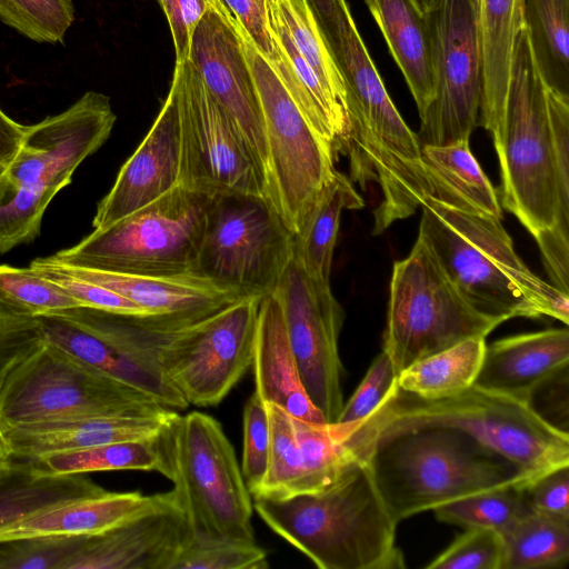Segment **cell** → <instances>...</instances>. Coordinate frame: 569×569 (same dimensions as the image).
<instances>
[{"mask_svg":"<svg viewBox=\"0 0 569 569\" xmlns=\"http://www.w3.org/2000/svg\"><path fill=\"white\" fill-rule=\"evenodd\" d=\"M350 451L366 461L386 508L398 523L468 496L533 481L469 436L441 427L389 431Z\"/></svg>","mask_w":569,"mask_h":569,"instance_id":"6da1fadb","label":"cell"},{"mask_svg":"<svg viewBox=\"0 0 569 569\" xmlns=\"http://www.w3.org/2000/svg\"><path fill=\"white\" fill-rule=\"evenodd\" d=\"M421 207L418 237L473 309L501 322L548 316L568 325L569 295L525 264L501 219L431 197Z\"/></svg>","mask_w":569,"mask_h":569,"instance_id":"7a4b0ae2","label":"cell"},{"mask_svg":"<svg viewBox=\"0 0 569 569\" xmlns=\"http://www.w3.org/2000/svg\"><path fill=\"white\" fill-rule=\"evenodd\" d=\"M277 535L320 569H400L398 522L386 508L363 459H352L328 488L283 499L253 498Z\"/></svg>","mask_w":569,"mask_h":569,"instance_id":"3957f363","label":"cell"},{"mask_svg":"<svg viewBox=\"0 0 569 569\" xmlns=\"http://www.w3.org/2000/svg\"><path fill=\"white\" fill-rule=\"evenodd\" d=\"M418 427L462 432L532 480L569 466V433L545 421L527 401L475 385L442 398H422L395 385L381 405L341 442L351 450L381 433Z\"/></svg>","mask_w":569,"mask_h":569,"instance_id":"277c9868","label":"cell"},{"mask_svg":"<svg viewBox=\"0 0 569 569\" xmlns=\"http://www.w3.org/2000/svg\"><path fill=\"white\" fill-rule=\"evenodd\" d=\"M159 473L172 483L190 535L254 542L253 501L234 450L211 416L176 412L157 437Z\"/></svg>","mask_w":569,"mask_h":569,"instance_id":"5b68a950","label":"cell"},{"mask_svg":"<svg viewBox=\"0 0 569 569\" xmlns=\"http://www.w3.org/2000/svg\"><path fill=\"white\" fill-rule=\"evenodd\" d=\"M545 86L525 28L492 141L500 162L502 207L533 237L551 227L569 233V204L560 196Z\"/></svg>","mask_w":569,"mask_h":569,"instance_id":"8992f818","label":"cell"},{"mask_svg":"<svg viewBox=\"0 0 569 569\" xmlns=\"http://www.w3.org/2000/svg\"><path fill=\"white\" fill-rule=\"evenodd\" d=\"M170 410L44 340L0 380V430L47 421Z\"/></svg>","mask_w":569,"mask_h":569,"instance_id":"52a82bcc","label":"cell"},{"mask_svg":"<svg viewBox=\"0 0 569 569\" xmlns=\"http://www.w3.org/2000/svg\"><path fill=\"white\" fill-rule=\"evenodd\" d=\"M210 198L179 184L50 258L66 266L117 273H194Z\"/></svg>","mask_w":569,"mask_h":569,"instance_id":"ba28073f","label":"cell"},{"mask_svg":"<svg viewBox=\"0 0 569 569\" xmlns=\"http://www.w3.org/2000/svg\"><path fill=\"white\" fill-rule=\"evenodd\" d=\"M501 321L473 309L422 239L395 262L383 351L399 376L415 362L470 338H486Z\"/></svg>","mask_w":569,"mask_h":569,"instance_id":"9c48e42d","label":"cell"},{"mask_svg":"<svg viewBox=\"0 0 569 569\" xmlns=\"http://www.w3.org/2000/svg\"><path fill=\"white\" fill-rule=\"evenodd\" d=\"M252 73L263 116L271 189L269 202L298 236L332 179L336 156L310 127L272 67L232 19Z\"/></svg>","mask_w":569,"mask_h":569,"instance_id":"30bf717a","label":"cell"},{"mask_svg":"<svg viewBox=\"0 0 569 569\" xmlns=\"http://www.w3.org/2000/svg\"><path fill=\"white\" fill-rule=\"evenodd\" d=\"M293 240L267 199L211 197L194 273L241 297H263L276 290L292 258Z\"/></svg>","mask_w":569,"mask_h":569,"instance_id":"8fae6325","label":"cell"},{"mask_svg":"<svg viewBox=\"0 0 569 569\" xmlns=\"http://www.w3.org/2000/svg\"><path fill=\"white\" fill-rule=\"evenodd\" d=\"M325 41L346 84L349 158L377 178L409 171L421 161V144L389 97L353 18Z\"/></svg>","mask_w":569,"mask_h":569,"instance_id":"7c38bea8","label":"cell"},{"mask_svg":"<svg viewBox=\"0 0 569 569\" xmlns=\"http://www.w3.org/2000/svg\"><path fill=\"white\" fill-rule=\"evenodd\" d=\"M261 298L241 297L163 338L157 361L189 405L217 406L252 366Z\"/></svg>","mask_w":569,"mask_h":569,"instance_id":"4fadbf2b","label":"cell"},{"mask_svg":"<svg viewBox=\"0 0 569 569\" xmlns=\"http://www.w3.org/2000/svg\"><path fill=\"white\" fill-rule=\"evenodd\" d=\"M171 86L179 113V184L208 197L253 194L267 199L238 127L189 59L176 64Z\"/></svg>","mask_w":569,"mask_h":569,"instance_id":"5bb4252c","label":"cell"},{"mask_svg":"<svg viewBox=\"0 0 569 569\" xmlns=\"http://www.w3.org/2000/svg\"><path fill=\"white\" fill-rule=\"evenodd\" d=\"M427 14L435 92L417 136L421 146H446L469 140L479 124L480 47L471 0H443Z\"/></svg>","mask_w":569,"mask_h":569,"instance_id":"9a60e30c","label":"cell"},{"mask_svg":"<svg viewBox=\"0 0 569 569\" xmlns=\"http://www.w3.org/2000/svg\"><path fill=\"white\" fill-rule=\"evenodd\" d=\"M273 292L306 392L332 425L345 405L338 347L345 311L330 282L309 276L293 254Z\"/></svg>","mask_w":569,"mask_h":569,"instance_id":"2e32d148","label":"cell"},{"mask_svg":"<svg viewBox=\"0 0 569 569\" xmlns=\"http://www.w3.org/2000/svg\"><path fill=\"white\" fill-rule=\"evenodd\" d=\"M189 60L238 127L269 201L271 176L262 110L239 36L227 13L213 7L207 10L193 33Z\"/></svg>","mask_w":569,"mask_h":569,"instance_id":"e0dca14e","label":"cell"},{"mask_svg":"<svg viewBox=\"0 0 569 569\" xmlns=\"http://www.w3.org/2000/svg\"><path fill=\"white\" fill-rule=\"evenodd\" d=\"M116 119L110 98L88 91L63 112L27 126L20 150L0 177V202L22 186L73 176L107 141Z\"/></svg>","mask_w":569,"mask_h":569,"instance_id":"ac0fdd59","label":"cell"},{"mask_svg":"<svg viewBox=\"0 0 569 569\" xmlns=\"http://www.w3.org/2000/svg\"><path fill=\"white\" fill-rule=\"evenodd\" d=\"M179 174V113L176 90L170 86L149 132L98 203L92 219L93 230L108 228L176 188Z\"/></svg>","mask_w":569,"mask_h":569,"instance_id":"d6986e66","label":"cell"},{"mask_svg":"<svg viewBox=\"0 0 569 569\" xmlns=\"http://www.w3.org/2000/svg\"><path fill=\"white\" fill-rule=\"evenodd\" d=\"M189 533L174 502L88 536L64 569H168Z\"/></svg>","mask_w":569,"mask_h":569,"instance_id":"ffe728a7","label":"cell"},{"mask_svg":"<svg viewBox=\"0 0 569 569\" xmlns=\"http://www.w3.org/2000/svg\"><path fill=\"white\" fill-rule=\"evenodd\" d=\"M48 258L63 272L108 288L150 316L192 323L241 298L193 272L174 276L117 273L66 266Z\"/></svg>","mask_w":569,"mask_h":569,"instance_id":"44dd1931","label":"cell"},{"mask_svg":"<svg viewBox=\"0 0 569 569\" xmlns=\"http://www.w3.org/2000/svg\"><path fill=\"white\" fill-rule=\"evenodd\" d=\"M177 410L159 416L98 417L20 425L0 430L8 461H31L57 452L157 438Z\"/></svg>","mask_w":569,"mask_h":569,"instance_id":"7402d4cb","label":"cell"},{"mask_svg":"<svg viewBox=\"0 0 569 569\" xmlns=\"http://www.w3.org/2000/svg\"><path fill=\"white\" fill-rule=\"evenodd\" d=\"M569 365V331L547 329L486 346L475 386L523 401L541 381Z\"/></svg>","mask_w":569,"mask_h":569,"instance_id":"603a6c76","label":"cell"},{"mask_svg":"<svg viewBox=\"0 0 569 569\" xmlns=\"http://www.w3.org/2000/svg\"><path fill=\"white\" fill-rule=\"evenodd\" d=\"M252 367L254 392L264 403H276L307 422L327 423L301 381L274 292L263 296L259 302Z\"/></svg>","mask_w":569,"mask_h":569,"instance_id":"cb8c5ba5","label":"cell"},{"mask_svg":"<svg viewBox=\"0 0 569 569\" xmlns=\"http://www.w3.org/2000/svg\"><path fill=\"white\" fill-rule=\"evenodd\" d=\"M172 490L154 495L110 492L32 513L0 529V540L46 536H93L174 503Z\"/></svg>","mask_w":569,"mask_h":569,"instance_id":"d4e9b609","label":"cell"},{"mask_svg":"<svg viewBox=\"0 0 569 569\" xmlns=\"http://www.w3.org/2000/svg\"><path fill=\"white\" fill-rule=\"evenodd\" d=\"M482 68L479 124L491 133L502 121L517 39L526 28L525 0H471Z\"/></svg>","mask_w":569,"mask_h":569,"instance_id":"484cf974","label":"cell"},{"mask_svg":"<svg viewBox=\"0 0 569 569\" xmlns=\"http://www.w3.org/2000/svg\"><path fill=\"white\" fill-rule=\"evenodd\" d=\"M44 339L100 372L146 393L166 408L184 410L189 403L162 369L57 316L37 317Z\"/></svg>","mask_w":569,"mask_h":569,"instance_id":"4316f807","label":"cell"},{"mask_svg":"<svg viewBox=\"0 0 569 569\" xmlns=\"http://www.w3.org/2000/svg\"><path fill=\"white\" fill-rule=\"evenodd\" d=\"M269 24L272 51L266 60L315 132L331 147L335 156L342 153L349 130L347 110L296 50L281 22L270 12Z\"/></svg>","mask_w":569,"mask_h":569,"instance_id":"83f0119b","label":"cell"},{"mask_svg":"<svg viewBox=\"0 0 569 569\" xmlns=\"http://www.w3.org/2000/svg\"><path fill=\"white\" fill-rule=\"evenodd\" d=\"M365 3L402 72L421 117L435 92L428 14L415 0H365Z\"/></svg>","mask_w":569,"mask_h":569,"instance_id":"f1b7e54d","label":"cell"},{"mask_svg":"<svg viewBox=\"0 0 569 569\" xmlns=\"http://www.w3.org/2000/svg\"><path fill=\"white\" fill-rule=\"evenodd\" d=\"M432 198L458 210L501 219L497 190L469 148V140L421 146Z\"/></svg>","mask_w":569,"mask_h":569,"instance_id":"f546056e","label":"cell"},{"mask_svg":"<svg viewBox=\"0 0 569 569\" xmlns=\"http://www.w3.org/2000/svg\"><path fill=\"white\" fill-rule=\"evenodd\" d=\"M363 206L365 201L352 183L336 171L293 240V256L309 276L330 282L341 213L345 209Z\"/></svg>","mask_w":569,"mask_h":569,"instance_id":"4dcf8cb0","label":"cell"},{"mask_svg":"<svg viewBox=\"0 0 569 569\" xmlns=\"http://www.w3.org/2000/svg\"><path fill=\"white\" fill-rule=\"evenodd\" d=\"M486 338H470L421 359L397 378V387L422 398L457 395L475 383L480 370Z\"/></svg>","mask_w":569,"mask_h":569,"instance_id":"1f68e13d","label":"cell"},{"mask_svg":"<svg viewBox=\"0 0 569 569\" xmlns=\"http://www.w3.org/2000/svg\"><path fill=\"white\" fill-rule=\"evenodd\" d=\"M500 535L502 569L562 568L568 563V520L531 512Z\"/></svg>","mask_w":569,"mask_h":569,"instance_id":"d6a6232c","label":"cell"},{"mask_svg":"<svg viewBox=\"0 0 569 569\" xmlns=\"http://www.w3.org/2000/svg\"><path fill=\"white\" fill-rule=\"evenodd\" d=\"M525 20L546 83L568 94L569 0H525Z\"/></svg>","mask_w":569,"mask_h":569,"instance_id":"836d02e7","label":"cell"},{"mask_svg":"<svg viewBox=\"0 0 569 569\" xmlns=\"http://www.w3.org/2000/svg\"><path fill=\"white\" fill-rule=\"evenodd\" d=\"M30 462L41 475L62 476L118 470L158 471L160 458L157 438H152L57 452Z\"/></svg>","mask_w":569,"mask_h":569,"instance_id":"e575fe53","label":"cell"},{"mask_svg":"<svg viewBox=\"0 0 569 569\" xmlns=\"http://www.w3.org/2000/svg\"><path fill=\"white\" fill-rule=\"evenodd\" d=\"M268 10L325 87L346 107V84L306 0H268Z\"/></svg>","mask_w":569,"mask_h":569,"instance_id":"d590c367","label":"cell"},{"mask_svg":"<svg viewBox=\"0 0 569 569\" xmlns=\"http://www.w3.org/2000/svg\"><path fill=\"white\" fill-rule=\"evenodd\" d=\"M525 486L501 487L468 496L433 510L439 521L466 528L502 532L533 512L523 495Z\"/></svg>","mask_w":569,"mask_h":569,"instance_id":"8d00e7d4","label":"cell"},{"mask_svg":"<svg viewBox=\"0 0 569 569\" xmlns=\"http://www.w3.org/2000/svg\"><path fill=\"white\" fill-rule=\"evenodd\" d=\"M72 176L41 179L18 188L0 203V254L34 240L48 204Z\"/></svg>","mask_w":569,"mask_h":569,"instance_id":"74e56055","label":"cell"},{"mask_svg":"<svg viewBox=\"0 0 569 569\" xmlns=\"http://www.w3.org/2000/svg\"><path fill=\"white\" fill-rule=\"evenodd\" d=\"M270 427L267 473L252 498L283 499L302 492V467L293 418L276 403H266Z\"/></svg>","mask_w":569,"mask_h":569,"instance_id":"f35d334b","label":"cell"},{"mask_svg":"<svg viewBox=\"0 0 569 569\" xmlns=\"http://www.w3.org/2000/svg\"><path fill=\"white\" fill-rule=\"evenodd\" d=\"M293 425L301 458L302 492L323 490L340 477L356 457L332 436L327 423L317 425L293 418Z\"/></svg>","mask_w":569,"mask_h":569,"instance_id":"ab89813d","label":"cell"},{"mask_svg":"<svg viewBox=\"0 0 569 569\" xmlns=\"http://www.w3.org/2000/svg\"><path fill=\"white\" fill-rule=\"evenodd\" d=\"M0 307L17 315L39 317L81 306L31 267L0 264Z\"/></svg>","mask_w":569,"mask_h":569,"instance_id":"60d3db41","label":"cell"},{"mask_svg":"<svg viewBox=\"0 0 569 569\" xmlns=\"http://www.w3.org/2000/svg\"><path fill=\"white\" fill-rule=\"evenodd\" d=\"M266 551L256 542L197 538L190 533L168 569H266Z\"/></svg>","mask_w":569,"mask_h":569,"instance_id":"b9f144b4","label":"cell"},{"mask_svg":"<svg viewBox=\"0 0 569 569\" xmlns=\"http://www.w3.org/2000/svg\"><path fill=\"white\" fill-rule=\"evenodd\" d=\"M73 18L71 0H0V19L38 42L62 41Z\"/></svg>","mask_w":569,"mask_h":569,"instance_id":"7bdbcfd3","label":"cell"},{"mask_svg":"<svg viewBox=\"0 0 569 569\" xmlns=\"http://www.w3.org/2000/svg\"><path fill=\"white\" fill-rule=\"evenodd\" d=\"M87 537L46 535L0 540V569H64Z\"/></svg>","mask_w":569,"mask_h":569,"instance_id":"ee69618b","label":"cell"},{"mask_svg":"<svg viewBox=\"0 0 569 569\" xmlns=\"http://www.w3.org/2000/svg\"><path fill=\"white\" fill-rule=\"evenodd\" d=\"M398 375L389 356L382 350L371 363L365 378L332 425V436L341 441L357 425L368 418L387 398Z\"/></svg>","mask_w":569,"mask_h":569,"instance_id":"f6af8a7d","label":"cell"},{"mask_svg":"<svg viewBox=\"0 0 569 569\" xmlns=\"http://www.w3.org/2000/svg\"><path fill=\"white\" fill-rule=\"evenodd\" d=\"M503 542L489 528H466L451 545L426 566L428 569H502Z\"/></svg>","mask_w":569,"mask_h":569,"instance_id":"bcb514c9","label":"cell"},{"mask_svg":"<svg viewBox=\"0 0 569 569\" xmlns=\"http://www.w3.org/2000/svg\"><path fill=\"white\" fill-rule=\"evenodd\" d=\"M270 427L266 403L253 392L243 410L241 472L251 496L259 490L267 473Z\"/></svg>","mask_w":569,"mask_h":569,"instance_id":"7dc6e473","label":"cell"},{"mask_svg":"<svg viewBox=\"0 0 569 569\" xmlns=\"http://www.w3.org/2000/svg\"><path fill=\"white\" fill-rule=\"evenodd\" d=\"M30 267L58 284L63 291L78 301L81 307L121 315L150 316L142 308L121 295L63 272L48 257L32 260Z\"/></svg>","mask_w":569,"mask_h":569,"instance_id":"c3c4849f","label":"cell"},{"mask_svg":"<svg viewBox=\"0 0 569 569\" xmlns=\"http://www.w3.org/2000/svg\"><path fill=\"white\" fill-rule=\"evenodd\" d=\"M44 340L37 317L17 315L0 307V380Z\"/></svg>","mask_w":569,"mask_h":569,"instance_id":"681fc988","label":"cell"},{"mask_svg":"<svg viewBox=\"0 0 569 569\" xmlns=\"http://www.w3.org/2000/svg\"><path fill=\"white\" fill-rule=\"evenodd\" d=\"M523 495L533 512L569 521V466L538 477Z\"/></svg>","mask_w":569,"mask_h":569,"instance_id":"f907efd6","label":"cell"},{"mask_svg":"<svg viewBox=\"0 0 569 569\" xmlns=\"http://www.w3.org/2000/svg\"><path fill=\"white\" fill-rule=\"evenodd\" d=\"M569 365L536 386L527 398L530 408L545 421L568 433Z\"/></svg>","mask_w":569,"mask_h":569,"instance_id":"816d5d0a","label":"cell"},{"mask_svg":"<svg viewBox=\"0 0 569 569\" xmlns=\"http://www.w3.org/2000/svg\"><path fill=\"white\" fill-rule=\"evenodd\" d=\"M169 22L176 64L189 59L191 41L198 23L211 7L207 0H158Z\"/></svg>","mask_w":569,"mask_h":569,"instance_id":"f5cc1de1","label":"cell"},{"mask_svg":"<svg viewBox=\"0 0 569 569\" xmlns=\"http://www.w3.org/2000/svg\"><path fill=\"white\" fill-rule=\"evenodd\" d=\"M218 10L240 26L264 58L270 56L272 39L268 0H219Z\"/></svg>","mask_w":569,"mask_h":569,"instance_id":"db71d44e","label":"cell"},{"mask_svg":"<svg viewBox=\"0 0 569 569\" xmlns=\"http://www.w3.org/2000/svg\"><path fill=\"white\" fill-rule=\"evenodd\" d=\"M533 238L552 286L569 295V233L551 227Z\"/></svg>","mask_w":569,"mask_h":569,"instance_id":"11a10c76","label":"cell"},{"mask_svg":"<svg viewBox=\"0 0 569 569\" xmlns=\"http://www.w3.org/2000/svg\"><path fill=\"white\" fill-rule=\"evenodd\" d=\"M26 132L27 126L16 122L0 108V177L16 158Z\"/></svg>","mask_w":569,"mask_h":569,"instance_id":"9f6ffc18","label":"cell"},{"mask_svg":"<svg viewBox=\"0 0 569 569\" xmlns=\"http://www.w3.org/2000/svg\"><path fill=\"white\" fill-rule=\"evenodd\" d=\"M425 13L435 11L443 0H415Z\"/></svg>","mask_w":569,"mask_h":569,"instance_id":"6f0895ef","label":"cell"},{"mask_svg":"<svg viewBox=\"0 0 569 569\" xmlns=\"http://www.w3.org/2000/svg\"><path fill=\"white\" fill-rule=\"evenodd\" d=\"M11 463V461L6 460L0 453V477L10 469Z\"/></svg>","mask_w":569,"mask_h":569,"instance_id":"680465c9","label":"cell"},{"mask_svg":"<svg viewBox=\"0 0 569 569\" xmlns=\"http://www.w3.org/2000/svg\"><path fill=\"white\" fill-rule=\"evenodd\" d=\"M209 4L216 9H219V0H207Z\"/></svg>","mask_w":569,"mask_h":569,"instance_id":"91938a15","label":"cell"}]
</instances>
